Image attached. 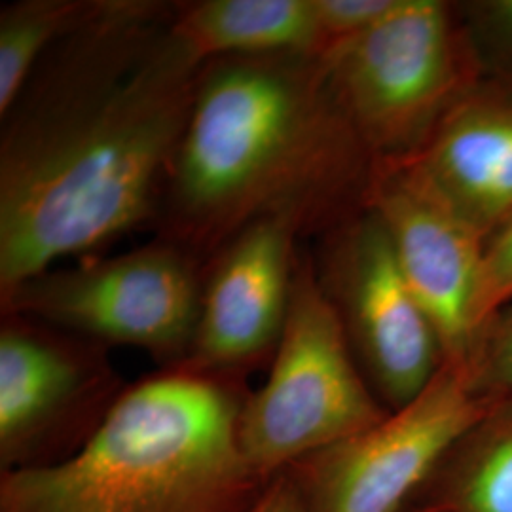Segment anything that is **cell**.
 Here are the masks:
<instances>
[{"instance_id":"obj_9","label":"cell","mask_w":512,"mask_h":512,"mask_svg":"<svg viewBox=\"0 0 512 512\" xmlns=\"http://www.w3.org/2000/svg\"><path fill=\"white\" fill-rule=\"evenodd\" d=\"M122 391L109 346L2 311L0 469L71 456L97 431Z\"/></svg>"},{"instance_id":"obj_17","label":"cell","mask_w":512,"mask_h":512,"mask_svg":"<svg viewBox=\"0 0 512 512\" xmlns=\"http://www.w3.org/2000/svg\"><path fill=\"white\" fill-rule=\"evenodd\" d=\"M467 366L482 399L490 403L512 399V300L486 323Z\"/></svg>"},{"instance_id":"obj_1","label":"cell","mask_w":512,"mask_h":512,"mask_svg":"<svg viewBox=\"0 0 512 512\" xmlns=\"http://www.w3.org/2000/svg\"><path fill=\"white\" fill-rule=\"evenodd\" d=\"M173 14L95 0L0 116V300L152 226L205 63Z\"/></svg>"},{"instance_id":"obj_3","label":"cell","mask_w":512,"mask_h":512,"mask_svg":"<svg viewBox=\"0 0 512 512\" xmlns=\"http://www.w3.org/2000/svg\"><path fill=\"white\" fill-rule=\"evenodd\" d=\"M243 376L164 366L67 458L2 471L0 512H251L270 480L239 448Z\"/></svg>"},{"instance_id":"obj_8","label":"cell","mask_w":512,"mask_h":512,"mask_svg":"<svg viewBox=\"0 0 512 512\" xmlns=\"http://www.w3.org/2000/svg\"><path fill=\"white\" fill-rule=\"evenodd\" d=\"M319 283L368 384L387 410L416 399L444 365L439 334L372 209L317 238Z\"/></svg>"},{"instance_id":"obj_10","label":"cell","mask_w":512,"mask_h":512,"mask_svg":"<svg viewBox=\"0 0 512 512\" xmlns=\"http://www.w3.org/2000/svg\"><path fill=\"white\" fill-rule=\"evenodd\" d=\"M366 207L384 224L404 277L439 334L444 363H467L480 334L484 239L410 160L376 162Z\"/></svg>"},{"instance_id":"obj_21","label":"cell","mask_w":512,"mask_h":512,"mask_svg":"<svg viewBox=\"0 0 512 512\" xmlns=\"http://www.w3.org/2000/svg\"><path fill=\"white\" fill-rule=\"evenodd\" d=\"M406 512H427V511H420V509H408Z\"/></svg>"},{"instance_id":"obj_20","label":"cell","mask_w":512,"mask_h":512,"mask_svg":"<svg viewBox=\"0 0 512 512\" xmlns=\"http://www.w3.org/2000/svg\"><path fill=\"white\" fill-rule=\"evenodd\" d=\"M251 512H310L289 471L274 476Z\"/></svg>"},{"instance_id":"obj_2","label":"cell","mask_w":512,"mask_h":512,"mask_svg":"<svg viewBox=\"0 0 512 512\" xmlns=\"http://www.w3.org/2000/svg\"><path fill=\"white\" fill-rule=\"evenodd\" d=\"M374 165L323 57H213L203 63L152 228L205 264L268 217L296 220L317 239L365 209Z\"/></svg>"},{"instance_id":"obj_19","label":"cell","mask_w":512,"mask_h":512,"mask_svg":"<svg viewBox=\"0 0 512 512\" xmlns=\"http://www.w3.org/2000/svg\"><path fill=\"white\" fill-rule=\"evenodd\" d=\"M397 0H315L323 55L359 37L395 8Z\"/></svg>"},{"instance_id":"obj_5","label":"cell","mask_w":512,"mask_h":512,"mask_svg":"<svg viewBox=\"0 0 512 512\" xmlns=\"http://www.w3.org/2000/svg\"><path fill=\"white\" fill-rule=\"evenodd\" d=\"M264 385L239 418V448L264 480L384 420L387 408L357 363L323 291L313 255L294 274L285 329Z\"/></svg>"},{"instance_id":"obj_15","label":"cell","mask_w":512,"mask_h":512,"mask_svg":"<svg viewBox=\"0 0 512 512\" xmlns=\"http://www.w3.org/2000/svg\"><path fill=\"white\" fill-rule=\"evenodd\" d=\"M95 0H16L0 10V116L40 59L90 14Z\"/></svg>"},{"instance_id":"obj_18","label":"cell","mask_w":512,"mask_h":512,"mask_svg":"<svg viewBox=\"0 0 512 512\" xmlns=\"http://www.w3.org/2000/svg\"><path fill=\"white\" fill-rule=\"evenodd\" d=\"M512 300V213L484 241L478 319L486 323ZM480 336V334H478ZM476 346V344H475Z\"/></svg>"},{"instance_id":"obj_11","label":"cell","mask_w":512,"mask_h":512,"mask_svg":"<svg viewBox=\"0 0 512 512\" xmlns=\"http://www.w3.org/2000/svg\"><path fill=\"white\" fill-rule=\"evenodd\" d=\"M304 238L296 220L268 217L243 228L207 260L198 330L181 365L243 376L272 361Z\"/></svg>"},{"instance_id":"obj_4","label":"cell","mask_w":512,"mask_h":512,"mask_svg":"<svg viewBox=\"0 0 512 512\" xmlns=\"http://www.w3.org/2000/svg\"><path fill=\"white\" fill-rule=\"evenodd\" d=\"M330 88L376 162L414 158L484 78L458 2L397 0L323 57Z\"/></svg>"},{"instance_id":"obj_12","label":"cell","mask_w":512,"mask_h":512,"mask_svg":"<svg viewBox=\"0 0 512 512\" xmlns=\"http://www.w3.org/2000/svg\"><path fill=\"white\" fill-rule=\"evenodd\" d=\"M408 160L486 241L512 213V92L482 78Z\"/></svg>"},{"instance_id":"obj_13","label":"cell","mask_w":512,"mask_h":512,"mask_svg":"<svg viewBox=\"0 0 512 512\" xmlns=\"http://www.w3.org/2000/svg\"><path fill=\"white\" fill-rule=\"evenodd\" d=\"M173 21L203 61L222 55H323L315 0L175 2Z\"/></svg>"},{"instance_id":"obj_6","label":"cell","mask_w":512,"mask_h":512,"mask_svg":"<svg viewBox=\"0 0 512 512\" xmlns=\"http://www.w3.org/2000/svg\"><path fill=\"white\" fill-rule=\"evenodd\" d=\"M205 262L154 238L116 256L54 266L0 300L14 311L105 346H131L164 366L181 365L196 338Z\"/></svg>"},{"instance_id":"obj_14","label":"cell","mask_w":512,"mask_h":512,"mask_svg":"<svg viewBox=\"0 0 512 512\" xmlns=\"http://www.w3.org/2000/svg\"><path fill=\"white\" fill-rule=\"evenodd\" d=\"M410 509L512 512V399L490 404L454 444Z\"/></svg>"},{"instance_id":"obj_16","label":"cell","mask_w":512,"mask_h":512,"mask_svg":"<svg viewBox=\"0 0 512 512\" xmlns=\"http://www.w3.org/2000/svg\"><path fill=\"white\" fill-rule=\"evenodd\" d=\"M458 4L484 80L512 92V0Z\"/></svg>"},{"instance_id":"obj_7","label":"cell","mask_w":512,"mask_h":512,"mask_svg":"<svg viewBox=\"0 0 512 512\" xmlns=\"http://www.w3.org/2000/svg\"><path fill=\"white\" fill-rule=\"evenodd\" d=\"M490 404L467 363H444L416 399L287 471L310 512H406Z\"/></svg>"}]
</instances>
